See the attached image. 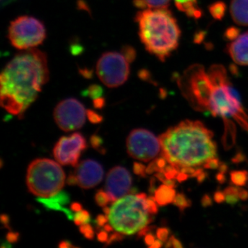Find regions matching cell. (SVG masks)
Wrapping results in <instances>:
<instances>
[{
    "instance_id": "obj_1",
    "label": "cell",
    "mask_w": 248,
    "mask_h": 248,
    "mask_svg": "<svg viewBox=\"0 0 248 248\" xmlns=\"http://www.w3.org/2000/svg\"><path fill=\"white\" fill-rule=\"evenodd\" d=\"M48 78L44 52L31 48L17 54L0 77L1 107L12 115H22L35 102Z\"/></svg>"
},
{
    "instance_id": "obj_2",
    "label": "cell",
    "mask_w": 248,
    "mask_h": 248,
    "mask_svg": "<svg viewBox=\"0 0 248 248\" xmlns=\"http://www.w3.org/2000/svg\"><path fill=\"white\" fill-rule=\"evenodd\" d=\"M213 131L200 121H183L159 137L162 156L169 164L185 167L201 166L216 157Z\"/></svg>"
},
{
    "instance_id": "obj_3",
    "label": "cell",
    "mask_w": 248,
    "mask_h": 248,
    "mask_svg": "<svg viewBox=\"0 0 248 248\" xmlns=\"http://www.w3.org/2000/svg\"><path fill=\"white\" fill-rule=\"evenodd\" d=\"M139 35L147 51L164 62L177 48L181 30L167 9H143L135 17Z\"/></svg>"
},
{
    "instance_id": "obj_4",
    "label": "cell",
    "mask_w": 248,
    "mask_h": 248,
    "mask_svg": "<svg viewBox=\"0 0 248 248\" xmlns=\"http://www.w3.org/2000/svg\"><path fill=\"white\" fill-rule=\"evenodd\" d=\"M208 73L213 85L210 112L214 117L220 116L225 122L232 117L248 132L247 114L241 104L239 94L230 81L226 68L222 65H213L209 68Z\"/></svg>"
},
{
    "instance_id": "obj_5",
    "label": "cell",
    "mask_w": 248,
    "mask_h": 248,
    "mask_svg": "<svg viewBox=\"0 0 248 248\" xmlns=\"http://www.w3.org/2000/svg\"><path fill=\"white\" fill-rule=\"evenodd\" d=\"M146 195L124 196L115 201L107 215L115 231L122 234L131 235L140 232L152 221L146 206Z\"/></svg>"
},
{
    "instance_id": "obj_6",
    "label": "cell",
    "mask_w": 248,
    "mask_h": 248,
    "mask_svg": "<svg viewBox=\"0 0 248 248\" xmlns=\"http://www.w3.org/2000/svg\"><path fill=\"white\" fill-rule=\"evenodd\" d=\"M66 176L58 163L48 159H38L29 165L27 184L31 193L42 198L56 195L63 187Z\"/></svg>"
},
{
    "instance_id": "obj_7",
    "label": "cell",
    "mask_w": 248,
    "mask_h": 248,
    "mask_svg": "<svg viewBox=\"0 0 248 248\" xmlns=\"http://www.w3.org/2000/svg\"><path fill=\"white\" fill-rule=\"evenodd\" d=\"M178 84L194 108L210 110L213 85L203 66L195 64L189 67L179 78Z\"/></svg>"
},
{
    "instance_id": "obj_8",
    "label": "cell",
    "mask_w": 248,
    "mask_h": 248,
    "mask_svg": "<svg viewBox=\"0 0 248 248\" xmlns=\"http://www.w3.org/2000/svg\"><path fill=\"white\" fill-rule=\"evenodd\" d=\"M46 37L45 24L38 19L24 16L11 22L8 38L11 45L18 50L35 48L42 45Z\"/></svg>"
},
{
    "instance_id": "obj_9",
    "label": "cell",
    "mask_w": 248,
    "mask_h": 248,
    "mask_svg": "<svg viewBox=\"0 0 248 248\" xmlns=\"http://www.w3.org/2000/svg\"><path fill=\"white\" fill-rule=\"evenodd\" d=\"M130 62L122 51L104 53L96 66L98 78L107 87H119L128 79Z\"/></svg>"
},
{
    "instance_id": "obj_10",
    "label": "cell",
    "mask_w": 248,
    "mask_h": 248,
    "mask_svg": "<svg viewBox=\"0 0 248 248\" xmlns=\"http://www.w3.org/2000/svg\"><path fill=\"white\" fill-rule=\"evenodd\" d=\"M127 151L134 159L148 162L155 159L161 150L159 139L146 129H135L128 135Z\"/></svg>"
},
{
    "instance_id": "obj_11",
    "label": "cell",
    "mask_w": 248,
    "mask_h": 248,
    "mask_svg": "<svg viewBox=\"0 0 248 248\" xmlns=\"http://www.w3.org/2000/svg\"><path fill=\"white\" fill-rule=\"evenodd\" d=\"M87 111L84 105L73 98L64 99L59 103L54 110V119L63 131L78 130L86 122Z\"/></svg>"
},
{
    "instance_id": "obj_12",
    "label": "cell",
    "mask_w": 248,
    "mask_h": 248,
    "mask_svg": "<svg viewBox=\"0 0 248 248\" xmlns=\"http://www.w3.org/2000/svg\"><path fill=\"white\" fill-rule=\"evenodd\" d=\"M87 147L82 135L76 133L59 140L53 150V155L59 164L76 166L81 152Z\"/></svg>"
},
{
    "instance_id": "obj_13",
    "label": "cell",
    "mask_w": 248,
    "mask_h": 248,
    "mask_svg": "<svg viewBox=\"0 0 248 248\" xmlns=\"http://www.w3.org/2000/svg\"><path fill=\"white\" fill-rule=\"evenodd\" d=\"M131 185V175L125 168L116 166L108 173L105 190L111 202H115L126 195Z\"/></svg>"
},
{
    "instance_id": "obj_14",
    "label": "cell",
    "mask_w": 248,
    "mask_h": 248,
    "mask_svg": "<svg viewBox=\"0 0 248 248\" xmlns=\"http://www.w3.org/2000/svg\"><path fill=\"white\" fill-rule=\"evenodd\" d=\"M74 174L79 187L90 189L102 182L104 170L102 166L97 161L87 159L77 165Z\"/></svg>"
},
{
    "instance_id": "obj_15",
    "label": "cell",
    "mask_w": 248,
    "mask_h": 248,
    "mask_svg": "<svg viewBox=\"0 0 248 248\" xmlns=\"http://www.w3.org/2000/svg\"><path fill=\"white\" fill-rule=\"evenodd\" d=\"M227 51L236 64L248 66V31L233 40L227 47Z\"/></svg>"
},
{
    "instance_id": "obj_16",
    "label": "cell",
    "mask_w": 248,
    "mask_h": 248,
    "mask_svg": "<svg viewBox=\"0 0 248 248\" xmlns=\"http://www.w3.org/2000/svg\"><path fill=\"white\" fill-rule=\"evenodd\" d=\"M40 203L43 204L47 209L54 210H60L66 214L69 219H73L74 215L69 210L63 208L62 205L68 203L69 202V197L66 192H59L56 195L48 197V199H40L38 200Z\"/></svg>"
},
{
    "instance_id": "obj_17",
    "label": "cell",
    "mask_w": 248,
    "mask_h": 248,
    "mask_svg": "<svg viewBox=\"0 0 248 248\" xmlns=\"http://www.w3.org/2000/svg\"><path fill=\"white\" fill-rule=\"evenodd\" d=\"M230 11L236 24L248 27V0H232Z\"/></svg>"
},
{
    "instance_id": "obj_18",
    "label": "cell",
    "mask_w": 248,
    "mask_h": 248,
    "mask_svg": "<svg viewBox=\"0 0 248 248\" xmlns=\"http://www.w3.org/2000/svg\"><path fill=\"white\" fill-rule=\"evenodd\" d=\"M174 3L177 9L188 17L195 19L202 17V11L199 6L197 0H174Z\"/></svg>"
},
{
    "instance_id": "obj_19",
    "label": "cell",
    "mask_w": 248,
    "mask_h": 248,
    "mask_svg": "<svg viewBox=\"0 0 248 248\" xmlns=\"http://www.w3.org/2000/svg\"><path fill=\"white\" fill-rule=\"evenodd\" d=\"M177 193L172 187L165 185H161L155 192V200L160 206H165L173 203Z\"/></svg>"
},
{
    "instance_id": "obj_20",
    "label": "cell",
    "mask_w": 248,
    "mask_h": 248,
    "mask_svg": "<svg viewBox=\"0 0 248 248\" xmlns=\"http://www.w3.org/2000/svg\"><path fill=\"white\" fill-rule=\"evenodd\" d=\"M171 0H134L137 7L142 9H167Z\"/></svg>"
},
{
    "instance_id": "obj_21",
    "label": "cell",
    "mask_w": 248,
    "mask_h": 248,
    "mask_svg": "<svg viewBox=\"0 0 248 248\" xmlns=\"http://www.w3.org/2000/svg\"><path fill=\"white\" fill-rule=\"evenodd\" d=\"M231 182L236 186L242 187L248 181V172L246 170H234L230 173Z\"/></svg>"
},
{
    "instance_id": "obj_22",
    "label": "cell",
    "mask_w": 248,
    "mask_h": 248,
    "mask_svg": "<svg viewBox=\"0 0 248 248\" xmlns=\"http://www.w3.org/2000/svg\"><path fill=\"white\" fill-rule=\"evenodd\" d=\"M167 163H169L167 160L163 156L161 157L156 158L146 168L147 174H151L155 172H163L166 166H167Z\"/></svg>"
},
{
    "instance_id": "obj_23",
    "label": "cell",
    "mask_w": 248,
    "mask_h": 248,
    "mask_svg": "<svg viewBox=\"0 0 248 248\" xmlns=\"http://www.w3.org/2000/svg\"><path fill=\"white\" fill-rule=\"evenodd\" d=\"M209 11L215 19L221 20L226 14V5L223 1H217L210 5Z\"/></svg>"
},
{
    "instance_id": "obj_24",
    "label": "cell",
    "mask_w": 248,
    "mask_h": 248,
    "mask_svg": "<svg viewBox=\"0 0 248 248\" xmlns=\"http://www.w3.org/2000/svg\"><path fill=\"white\" fill-rule=\"evenodd\" d=\"M226 195V202L230 205H235L239 202V187L229 186L223 190Z\"/></svg>"
},
{
    "instance_id": "obj_25",
    "label": "cell",
    "mask_w": 248,
    "mask_h": 248,
    "mask_svg": "<svg viewBox=\"0 0 248 248\" xmlns=\"http://www.w3.org/2000/svg\"><path fill=\"white\" fill-rule=\"evenodd\" d=\"M173 204L183 213L186 209L190 208L192 202L184 193H178L173 201Z\"/></svg>"
},
{
    "instance_id": "obj_26",
    "label": "cell",
    "mask_w": 248,
    "mask_h": 248,
    "mask_svg": "<svg viewBox=\"0 0 248 248\" xmlns=\"http://www.w3.org/2000/svg\"><path fill=\"white\" fill-rule=\"evenodd\" d=\"M90 219H91V218H90L89 212L83 210H81V211L77 212L76 215H74V218H73L75 223L77 226H79L89 223Z\"/></svg>"
},
{
    "instance_id": "obj_27",
    "label": "cell",
    "mask_w": 248,
    "mask_h": 248,
    "mask_svg": "<svg viewBox=\"0 0 248 248\" xmlns=\"http://www.w3.org/2000/svg\"><path fill=\"white\" fill-rule=\"evenodd\" d=\"M95 202L98 205L102 207H106L109 203H112L107 192L102 190L98 191L96 194Z\"/></svg>"
},
{
    "instance_id": "obj_28",
    "label": "cell",
    "mask_w": 248,
    "mask_h": 248,
    "mask_svg": "<svg viewBox=\"0 0 248 248\" xmlns=\"http://www.w3.org/2000/svg\"><path fill=\"white\" fill-rule=\"evenodd\" d=\"M102 94V90L99 86L97 85H93V86H90L89 90H88V94L92 98L93 100L97 99L98 98H100Z\"/></svg>"
},
{
    "instance_id": "obj_29",
    "label": "cell",
    "mask_w": 248,
    "mask_h": 248,
    "mask_svg": "<svg viewBox=\"0 0 248 248\" xmlns=\"http://www.w3.org/2000/svg\"><path fill=\"white\" fill-rule=\"evenodd\" d=\"M146 206L148 213L151 215H155L158 213L157 205L154 197H149L146 199Z\"/></svg>"
},
{
    "instance_id": "obj_30",
    "label": "cell",
    "mask_w": 248,
    "mask_h": 248,
    "mask_svg": "<svg viewBox=\"0 0 248 248\" xmlns=\"http://www.w3.org/2000/svg\"><path fill=\"white\" fill-rule=\"evenodd\" d=\"M79 230L81 234H84L86 239H93L94 238V231L89 223L80 226Z\"/></svg>"
},
{
    "instance_id": "obj_31",
    "label": "cell",
    "mask_w": 248,
    "mask_h": 248,
    "mask_svg": "<svg viewBox=\"0 0 248 248\" xmlns=\"http://www.w3.org/2000/svg\"><path fill=\"white\" fill-rule=\"evenodd\" d=\"M170 234V231L168 228H158L156 231V236L158 239L162 241L163 242L166 243L169 239V235Z\"/></svg>"
},
{
    "instance_id": "obj_32",
    "label": "cell",
    "mask_w": 248,
    "mask_h": 248,
    "mask_svg": "<svg viewBox=\"0 0 248 248\" xmlns=\"http://www.w3.org/2000/svg\"><path fill=\"white\" fill-rule=\"evenodd\" d=\"M221 161L217 157L212 158L208 160L205 164H203V168L205 169H218Z\"/></svg>"
},
{
    "instance_id": "obj_33",
    "label": "cell",
    "mask_w": 248,
    "mask_h": 248,
    "mask_svg": "<svg viewBox=\"0 0 248 248\" xmlns=\"http://www.w3.org/2000/svg\"><path fill=\"white\" fill-rule=\"evenodd\" d=\"M166 243V244L165 245V247L166 248L173 247L175 248H182L184 247L182 242H181L179 239H177L174 235H172Z\"/></svg>"
},
{
    "instance_id": "obj_34",
    "label": "cell",
    "mask_w": 248,
    "mask_h": 248,
    "mask_svg": "<svg viewBox=\"0 0 248 248\" xmlns=\"http://www.w3.org/2000/svg\"><path fill=\"white\" fill-rule=\"evenodd\" d=\"M133 171L135 174L142 177H146V168L140 163L135 162L133 166Z\"/></svg>"
},
{
    "instance_id": "obj_35",
    "label": "cell",
    "mask_w": 248,
    "mask_h": 248,
    "mask_svg": "<svg viewBox=\"0 0 248 248\" xmlns=\"http://www.w3.org/2000/svg\"><path fill=\"white\" fill-rule=\"evenodd\" d=\"M240 30L237 28L231 27L227 29L226 32V37L228 40H234L235 39L239 37Z\"/></svg>"
},
{
    "instance_id": "obj_36",
    "label": "cell",
    "mask_w": 248,
    "mask_h": 248,
    "mask_svg": "<svg viewBox=\"0 0 248 248\" xmlns=\"http://www.w3.org/2000/svg\"><path fill=\"white\" fill-rule=\"evenodd\" d=\"M87 116L90 122L92 123H100L103 120L102 116L98 115L95 112L91 110H87Z\"/></svg>"
},
{
    "instance_id": "obj_37",
    "label": "cell",
    "mask_w": 248,
    "mask_h": 248,
    "mask_svg": "<svg viewBox=\"0 0 248 248\" xmlns=\"http://www.w3.org/2000/svg\"><path fill=\"white\" fill-rule=\"evenodd\" d=\"M207 177H208V174L202 169H196L195 172L194 173L193 176H192V177L196 178L200 184L203 182Z\"/></svg>"
},
{
    "instance_id": "obj_38",
    "label": "cell",
    "mask_w": 248,
    "mask_h": 248,
    "mask_svg": "<svg viewBox=\"0 0 248 248\" xmlns=\"http://www.w3.org/2000/svg\"><path fill=\"white\" fill-rule=\"evenodd\" d=\"M214 200L218 204H221L226 202V195H225L223 191V192L220 190L216 191L215 194H214Z\"/></svg>"
},
{
    "instance_id": "obj_39",
    "label": "cell",
    "mask_w": 248,
    "mask_h": 248,
    "mask_svg": "<svg viewBox=\"0 0 248 248\" xmlns=\"http://www.w3.org/2000/svg\"><path fill=\"white\" fill-rule=\"evenodd\" d=\"M91 142L93 148L99 151L102 144V139L97 136V135H93L91 139Z\"/></svg>"
},
{
    "instance_id": "obj_40",
    "label": "cell",
    "mask_w": 248,
    "mask_h": 248,
    "mask_svg": "<svg viewBox=\"0 0 248 248\" xmlns=\"http://www.w3.org/2000/svg\"><path fill=\"white\" fill-rule=\"evenodd\" d=\"M246 160V156H245V155L243 154L242 152L239 151L238 152L234 157L232 159V161L234 164H240V163L244 162Z\"/></svg>"
},
{
    "instance_id": "obj_41",
    "label": "cell",
    "mask_w": 248,
    "mask_h": 248,
    "mask_svg": "<svg viewBox=\"0 0 248 248\" xmlns=\"http://www.w3.org/2000/svg\"><path fill=\"white\" fill-rule=\"evenodd\" d=\"M108 221V218L107 215H99L95 222L97 226L102 227L107 224Z\"/></svg>"
},
{
    "instance_id": "obj_42",
    "label": "cell",
    "mask_w": 248,
    "mask_h": 248,
    "mask_svg": "<svg viewBox=\"0 0 248 248\" xmlns=\"http://www.w3.org/2000/svg\"><path fill=\"white\" fill-rule=\"evenodd\" d=\"M202 204L204 208L211 206L213 205V200H212L211 197L208 195H204L202 200Z\"/></svg>"
},
{
    "instance_id": "obj_43",
    "label": "cell",
    "mask_w": 248,
    "mask_h": 248,
    "mask_svg": "<svg viewBox=\"0 0 248 248\" xmlns=\"http://www.w3.org/2000/svg\"><path fill=\"white\" fill-rule=\"evenodd\" d=\"M122 234L117 232V233H114V234L111 235L108 239V241H107L108 244H110L111 243L115 242V241H121L122 237H123Z\"/></svg>"
},
{
    "instance_id": "obj_44",
    "label": "cell",
    "mask_w": 248,
    "mask_h": 248,
    "mask_svg": "<svg viewBox=\"0 0 248 248\" xmlns=\"http://www.w3.org/2000/svg\"><path fill=\"white\" fill-rule=\"evenodd\" d=\"M155 240H156L155 239V236L151 232L148 233V234L145 236V243H146V244L148 247H150V246L153 245Z\"/></svg>"
},
{
    "instance_id": "obj_45",
    "label": "cell",
    "mask_w": 248,
    "mask_h": 248,
    "mask_svg": "<svg viewBox=\"0 0 248 248\" xmlns=\"http://www.w3.org/2000/svg\"><path fill=\"white\" fill-rule=\"evenodd\" d=\"M108 232L107 231H102L98 233L97 234V238L98 240L101 242L105 243L107 242L108 241V236L107 234Z\"/></svg>"
},
{
    "instance_id": "obj_46",
    "label": "cell",
    "mask_w": 248,
    "mask_h": 248,
    "mask_svg": "<svg viewBox=\"0 0 248 248\" xmlns=\"http://www.w3.org/2000/svg\"><path fill=\"white\" fill-rule=\"evenodd\" d=\"M239 197L240 200L243 201L248 200V191L239 187Z\"/></svg>"
},
{
    "instance_id": "obj_47",
    "label": "cell",
    "mask_w": 248,
    "mask_h": 248,
    "mask_svg": "<svg viewBox=\"0 0 248 248\" xmlns=\"http://www.w3.org/2000/svg\"><path fill=\"white\" fill-rule=\"evenodd\" d=\"M93 104H94V107L96 108H102L104 107V104H105V101L102 97L98 98V99H94L93 101Z\"/></svg>"
},
{
    "instance_id": "obj_48",
    "label": "cell",
    "mask_w": 248,
    "mask_h": 248,
    "mask_svg": "<svg viewBox=\"0 0 248 248\" xmlns=\"http://www.w3.org/2000/svg\"><path fill=\"white\" fill-rule=\"evenodd\" d=\"M19 234L17 233L10 232L7 235V240L9 243H15L17 241Z\"/></svg>"
},
{
    "instance_id": "obj_49",
    "label": "cell",
    "mask_w": 248,
    "mask_h": 248,
    "mask_svg": "<svg viewBox=\"0 0 248 248\" xmlns=\"http://www.w3.org/2000/svg\"><path fill=\"white\" fill-rule=\"evenodd\" d=\"M67 184L70 186L76 185V184H78V182H77V179L76 176H75L74 173L70 174L69 177H68V179H67Z\"/></svg>"
},
{
    "instance_id": "obj_50",
    "label": "cell",
    "mask_w": 248,
    "mask_h": 248,
    "mask_svg": "<svg viewBox=\"0 0 248 248\" xmlns=\"http://www.w3.org/2000/svg\"><path fill=\"white\" fill-rule=\"evenodd\" d=\"M188 178L189 175H187L186 173L181 172L179 173L177 179H177L178 182L181 183L185 182V181L187 180Z\"/></svg>"
},
{
    "instance_id": "obj_51",
    "label": "cell",
    "mask_w": 248,
    "mask_h": 248,
    "mask_svg": "<svg viewBox=\"0 0 248 248\" xmlns=\"http://www.w3.org/2000/svg\"><path fill=\"white\" fill-rule=\"evenodd\" d=\"M217 180L218 181L220 184H224L226 181V177L225 176L224 173L219 172L216 175Z\"/></svg>"
},
{
    "instance_id": "obj_52",
    "label": "cell",
    "mask_w": 248,
    "mask_h": 248,
    "mask_svg": "<svg viewBox=\"0 0 248 248\" xmlns=\"http://www.w3.org/2000/svg\"><path fill=\"white\" fill-rule=\"evenodd\" d=\"M164 184L165 185L172 187V188H174V187L177 186V183L174 181V179H166V182H165Z\"/></svg>"
},
{
    "instance_id": "obj_53",
    "label": "cell",
    "mask_w": 248,
    "mask_h": 248,
    "mask_svg": "<svg viewBox=\"0 0 248 248\" xmlns=\"http://www.w3.org/2000/svg\"><path fill=\"white\" fill-rule=\"evenodd\" d=\"M71 210L74 212H79L82 210V206L79 203H73L71 205Z\"/></svg>"
},
{
    "instance_id": "obj_54",
    "label": "cell",
    "mask_w": 248,
    "mask_h": 248,
    "mask_svg": "<svg viewBox=\"0 0 248 248\" xmlns=\"http://www.w3.org/2000/svg\"><path fill=\"white\" fill-rule=\"evenodd\" d=\"M59 247L61 248H76V246L72 245L71 243L68 242V241H62V242L60 243V245H59Z\"/></svg>"
},
{
    "instance_id": "obj_55",
    "label": "cell",
    "mask_w": 248,
    "mask_h": 248,
    "mask_svg": "<svg viewBox=\"0 0 248 248\" xmlns=\"http://www.w3.org/2000/svg\"><path fill=\"white\" fill-rule=\"evenodd\" d=\"M218 170H219V172L226 174L228 170V166L225 163L221 162L219 168H218Z\"/></svg>"
},
{
    "instance_id": "obj_56",
    "label": "cell",
    "mask_w": 248,
    "mask_h": 248,
    "mask_svg": "<svg viewBox=\"0 0 248 248\" xmlns=\"http://www.w3.org/2000/svg\"><path fill=\"white\" fill-rule=\"evenodd\" d=\"M163 241H161V240L158 239V240H155L154 243H153V245L151 246H150V248H161V246H163Z\"/></svg>"
}]
</instances>
